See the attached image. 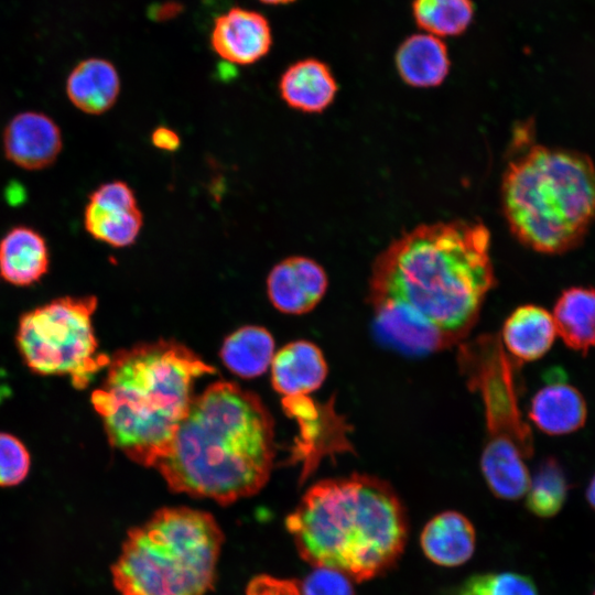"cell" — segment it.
<instances>
[{"instance_id": "obj_1", "label": "cell", "mask_w": 595, "mask_h": 595, "mask_svg": "<svg viewBox=\"0 0 595 595\" xmlns=\"http://www.w3.org/2000/svg\"><path fill=\"white\" fill-rule=\"evenodd\" d=\"M490 234L475 220L421 225L375 260L369 299L387 346L425 355L464 338L495 283Z\"/></svg>"}, {"instance_id": "obj_2", "label": "cell", "mask_w": 595, "mask_h": 595, "mask_svg": "<svg viewBox=\"0 0 595 595\" xmlns=\"http://www.w3.org/2000/svg\"><path fill=\"white\" fill-rule=\"evenodd\" d=\"M274 457V421L264 403L221 380L193 397L153 468L175 493L228 505L262 489Z\"/></svg>"}, {"instance_id": "obj_3", "label": "cell", "mask_w": 595, "mask_h": 595, "mask_svg": "<svg viewBox=\"0 0 595 595\" xmlns=\"http://www.w3.org/2000/svg\"><path fill=\"white\" fill-rule=\"evenodd\" d=\"M285 526L301 558L364 582L386 573L408 539L404 507L385 480L366 474L314 484Z\"/></svg>"}, {"instance_id": "obj_4", "label": "cell", "mask_w": 595, "mask_h": 595, "mask_svg": "<svg viewBox=\"0 0 595 595\" xmlns=\"http://www.w3.org/2000/svg\"><path fill=\"white\" fill-rule=\"evenodd\" d=\"M106 368L91 403L107 439L132 462L154 467L188 410L196 379L216 369L170 339L120 349Z\"/></svg>"}, {"instance_id": "obj_5", "label": "cell", "mask_w": 595, "mask_h": 595, "mask_svg": "<svg viewBox=\"0 0 595 595\" xmlns=\"http://www.w3.org/2000/svg\"><path fill=\"white\" fill-rule=\"evenodd\" d=\"M501 203L522 245L547 255L570 251L595 220V164L575 150L532 145L508 163Z\"/></svg>"}, {"instance_id": "obj_6", "label": "cell", "mask_w": 595, "mask_h": 595, "mask_svg": "<svg viewBox=\"0 0 595 595\" xmlns=\"http://www.w3.org/2000/svg\"><path fill=\"white\" fill-rule=\"evenodd\" d=\"M223 542L210 513L162 508L128 533L112 567L115 586L121 595H205Z\"/></svg>"}, {"instance_id": "obj_7", "label": "cell", "mask_w": 595, "mask_h": 595, "mask_svg": "<svg viewBox=\"0 0 595 595\" xmlns=\"http://www.w3.org/2000/svg\"><path fill=\"white\" fill-rule=\"evenodd\" d=\"M494 336L465 345L461 366L469 386L484 403L486 440L480 467L490 490L501 499L526 495L530 474L526 459L532 455V435L521 418L510 356Z\"/></svg>"}, {"instance_id": "obj_8", "label": "cell", "mask_w": 595, "mask_h": 595, "mask_svg": "<svg viewBox=\"0 0 595 595\" xmlns=\"http://www.w3.org/2000/svg\"><path fill=\"white\" fill-rule=\"evenodd\" d=\"M97 298L62 296L20 316L17 347L26 367L41 376H67L86 388L110 357L98 351L93 327Z\"/></svg>"}, {"instance_id": "obj_9", "label": "cell", "mask_w": 595, "mask_h": 595, "mask_svg": "<svg viewBox=\"0 0 595 595\" xmlns=\"http://www.w3.org/2000/svg\"><path fill=\"white\" fill-rule=\"evenodd\" d=\"M142 225L143 215L136 194L126 182H106L89 194L84 227L94 239L125 248L136 242Z\"/></svg>"}, {"instance_id": "obj_10", "label": "cell", "mask_w": 595, "mask_h": 595, "mask_svg": "<svg viewBox=\"0 0 595 595\" xmlns=\"http://www.w3.org/2000/svg\"><path fill=\"white\" fill-rule=\"evenodd\" d=\"M6 158L14 165L40 171L53 165L63 149L58 125L44 112L26 110L13 116L2 132Z\"/></svg>"}, {"instance_id": "obj_11", "label": "cell", "mask_w": 595, "mask_h": 595, "mask_svg": "<svg viewBox=\"0 0 595 595\" xmlns=\"http://www.w3.org/2000/svg\"><path fill=\"white\" fill-rule=\"evenodd\" d=\"M210 44L223 60L237 65H251L270 51L271 28L261 13L234 7L216 18Z\"/></svg>"}, {"instance_id": "obj_12", "label": "cell", "mask_w": 595, "mask_h": 595, "mask_svg": "<svg viewBox=\"0 0 595 595\" xmlns=\"http://www.w3.org/2000/svg\"><path fill=\"white\" fill-rule=\"evenodd\" d=\"M327 285L324 268L302 256L283 259L272 268L267 279V292L272 305L286 314L312 311L325 295Z\"/></svg>"}, {"instance_id": "obj_13", "label": "cell", "mask_w": 595, "mask_h": 595, "mask_svg": "<svg viewBox=\"0 0 595 595\" xmlns=\"http://www.w3.org/2000/svg\"><path fill=\"white\" fill-rule=\"evenodd\" d=\"M529 418L549 435L570 434L585 424L587 407L582 393L553 369L531 399Z\"/></svg>"}, {"instance_id": "obj_14", "label": "cell", "mask_w": 595, "mask_h": 595, "mask_svg": "<svg viewBox=\"0 0 595 595\" xmlns=\"http://www.w3.org/2000/svg\"><path fill=\"white\" fill-rule=\"evenodd\" d=\"M327 376V364L321 349L309 340L286 344L271 363L273 389L282 400L307 397Z\"/></svg>"}, {"instance_id": "obj_15", "label": "cell", "mask_w": 595, "mask_h": 595, "mask_svg": "<svg viewBox=\"0 0 595 595\" xmlns=\"http://www.w3.org/2000/svg\"><path fill=\"white\" fill-rule=\"evenodd\" d=\"M50 249L34 228L18 225L0 239V277L15 286L37 283L48 271Z\"/></svg>"}, {"instance_id": "obj_16", "label": "cell", "mask_w": 595, "mask_h": 595, "mask_svg": "<svg viewBox=\"0 0 595 595\" xmlns=\"http://www.w3.org/2000/svg\"><path fill=\"white\" fill-rule=\"evenodd\" d=\"M338 86L329 67L320 60L304 58L290 65L281 75L279 91L292 109L320 113L334 101Z\"/></svg>"}, {"instance_id": "obj_17", "label": "cell", "mask_w": 595, "mask_h": 595, "mask_svg": "<svg viewBox=\"0 0 595 595\" xmlns=\"http://www.w3.org/2000/svg\"><path fill=\"white\" fill-rule=\"evenodd\" d=\"M120 85L119 73L110 61L89 57L77 63L69 72L65 91L78 110L98 116L116 104Z\"/></svg>"}, {"instance_id": "obj_18", "label": "cell", "mask_w": 595, "mask_h": 595, "mask_svg": "<svg viewBox=\"0 0 595 595\" xmlns=\"http://www.w3.org/2000/svg\"><path fill=\"white\" fill-rule=\"evenodd\" d=\"M476 534L473 523L457 511H444L433 517L423 528L420 544L433 563L458 566L470 559Z\"/></svg>"}, {"instance_id": "obj_19", "label": "cell", "mask_w": 595, "mask_h": 595, "mask_svg": "<svg viewBox=\"0 0 595 595\" xmlns=\"http://www.w3.org/2000/svg\"><path fill=\"white\" fill-rule=\"evenodd\" d=\"M556 335L552 314L541 306L526 304L508 316L500 342L509 356L519 361H533L549 351Z\"/></svg>"}, {"instance_id": "obj_20", "label": "cell", "mask_w": 595, "mask_h": 595, "mask_svg": "<svg viewBox=\"0 0 595 595\" xmlns=\"http://www.w3.org/2000/svg\"><path fill=\"white\" fill-rule=\"evenodd\" d=\"M396 65L404 83L425 88L443 83L451 62L445 43L425 33L413 34L401 43L396 54Z\"/></svg>"}, {"instance_id": "obj_21", "label": "cell", "mask_w": 595, "mask_h": 595, "mask_svg": "<svg viewBox=\"0 0 595 595\" xmlns=\"http://www.w3.org/2000/svg\"><path fill=\"white\" fill-rule=\"evenodd\" d=\"M552 316L556 334L569 348L586 355L595 347V288L563 290Z\"/></svg>"}, {"instance_id": "obj_22", "label": "cell", "mask_w": 595, "mask_h": 595, "mask_svg": "<svg viewBox=\"0 0 595 595\" xmlns=\"http://www.w3.org/2000/svg\"><path fill=\"white\" fill-rule=\"evenodd\" d=\"M274 357V339L263 327L248 325L231 333L223 343L224 365L241 378L261 376Z\"/></svg>"}, {"instance_id": "obj_23", "label": "cell", "mask_w": 595, "mask_h": 595, "mask_svg": "<svg viewBox=\"0 0 595 595\" xmlns=\"http://www.w3.org/2000/svg\"><path fill=\"white\" fill-rule=\"evenodd\" d=\"M412 10L418 26L437 37L462 34L474 15L472 0H414Z\"/></svg>"}, {"instance_id": "obj_24", "label": "cell", "mask_w": 595, "mask_h": 595, "mask_svg": "<svg viewBox=\"0 0 595 595\" xmlns=\"http://www.w3.org/2000/svg\"><path fill=\"white\" fill-rule=\"evenodd\" d=\"M569 488L560 463L553 457H548L540 463L533 476L530 477L526 505L538 517H553L562 509Z\"/></svg>"}, {"instance_id": "obj_25", "label": "cell", "mask_w": 595, "mask_h": 595, "mask_svg": "<svg viewBox=\"0 0 595 595\" xmlns=\"http://www.w3.org/2000/svg\"><path fill=\"white\" fill-rule=\"evenodd\" d=\"M457 595H538L533 581L519 573H483L468 577Z\"/></svg>"}, {"instance_id": "obj_26", "label": "cell", "mask_w": 595, "mask_h": 595, "mask_svg": "<svg viewBox=\"0 0 595 595\" xmlns=\"http://www.w3.org/2000/svg\"><path fill=\"white\" fill-rule=\"evenodd\" d=\"M30 466V453L23 442L10 433L0 432V487L22 483Z\"/></svg>"}, {"instance_id": "obj_27", "label": "cell", "mask_w": 595, "mask_h": 595, "mask_svg": "<svg viewBox=\"0 0 595 595\" xmlns=\"http://www.w3.org/2000/svg\"><path fill=\"white\" fill-rule=\"evenodd\" d=\"M300 595H355L353 581L342 572L315 567L299 581Z\"/></svg>"}, {"instance_id": "obj_28", "label": "cell", "mask_w": 595, "mask_h": 595, "mask_svg": "<svg viewBox=\"0 0 595 595\" xmlns=\"http://www.w3.org/2000/svg\"><path fill=\"white\" fill-rule=\"evenodd\" d=\"M246 595H300L299 581L259 575L249 582Z\"/></svg>"}, {"instance_id": "obj_29", "label": "cell", "mask_w": 595, "mask_h": 595, "mask_svg": "<svg viewBox=\"0 0 595 595\" xmlns=\"http://www.w3.org/2000/svg\"><path fill=\"white\" fill-rule=\"evenodd\" d=\"M151 142L155 148L167 152H174L181 145L180 136L173 129L163 126L152 131Z\"/></svg>"}, {"instance_id": "obj_30", "label": "cell", "mask_w": 595, "mask_h": 595, "mask_svg": "<svg viewBox=\"0 0 595 595\" xmlns=\"http://www.w3.org/2000/svg\"><path fill=\"white\" fill-rule=\"evenodd\" d=\"M586 499L589 506L595 510V475L592 477L586 488Z\"/></svg>"}, {"instance_id": "obj_31", "label": "cell", "mask_w": 595, "mask_h": 595, "mask_svg": "<svg viewBox=\"0 0 595 595\" xmlns=\"http://www.w3.org/2000/svg\"><path fill=\"white\" fill-rule=\"evenodd\" d=\"M260 1L266 4H288L295 0H260Z\"/></svg>"}, {"instance_id": "obj_32", "label": "cell", "mask_w": 595, "mask_h": 595, "mask_svg": "<svg viewBox=\"0 0 595 595\" xmlns=\"http://www.w3.org/2000/svg\"><path fill=\"white\" fill-rule=\"evenodd\" d=\"M593 595H595V591H594Z\"/></svg>"}]
</instances>
